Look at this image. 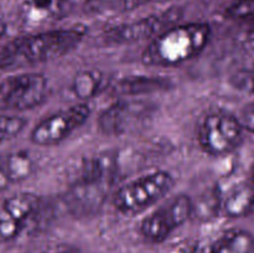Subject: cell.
I'll return each mask as SVG.
<instances>
[{
    "mask_svg": "<svg viewBox=\"0 0 254 253\" xmlns=\"http://www.w3.org/2000/svg\"><path fill=\"white\" fill-rule=\"evenodd\" d=\"M83 37L84 31L78 27L15 37L0 49V69L15 71L60 59L76 49Z\"/></svg>",
    "mask_w": 254,
    "mask_h": 253,
    "instance_id": "1",
    "label": "cell"
},
{
    "mask_svg": "<svg viewBox=\"0 0 254 253\" xmlns=\"http://www.w3.org/2000/svg\"><path fill=\"white\" fill-rule=\"evenodd\" d=\"M154 0H84V6L94 14H121L144 6Z\"/></svg>",
    "mask_w": 254,
    "mask_h": 253,
    "instance_id": "16",
    "label": "cell"
},
{
    "mask_svg": "<svg viewBox=\"0 0 254 253\" xmlns=\"http://www.w3.org/2000/svg\"><path fill=\"white\" fill-rule=\"evenodd\" d=\"M6 31H7L6 24H5L2 20H0V39H1L5 34H6Z\"/></svg>",
    "mask_w": 254,
    "mask_h": 253,
    "instance_id": "23",
    "label": "cell"
},
{
    "mask_svg": "<svg viewBox=\"0 0 254 253\" xmlns=\"http://www.w3.org/2000/svg\"><path fill=\"white\" fill-rule=\"evenodd\" d=\"M10 185H11V181H10L9 176H7L6 171H5L4 166L0 163V192L6 190Z\"/></svg>",
    "mask_w": 254,
    "mask_h": 253,
    "instance_id": "20",
    "label": "cell"
},
{
    "mask_svg": "<svg viewBox=\"0 0 254 253\" xmlns=\"http://www.w3.org/2000/svg\"><path fill=\"white\" fill-rule=\"evenodd\" d=\"M210 39L211 27L206 22L168 27L151 39L141 55V61L148 66H179L201 54Z\"/></svg>",
    "mask_w": 254,
    "mask_h": 253,
    "instance_id": "2",
    "label": "cell"
},
{
    "mask_svg": "<svg viewBox=\"0 0 254 253\" xmlns=\"http://www.w3.org/2000/svg\"><path fill=\"white\" fill-rule=\"evenodd\" d=\"M241 126L245 130L254 134V102L247 104L245 108L241 111L240 117H238Z\"/></svg>",
    "mask_w": 254,
    "mask_h": 253,
    "instance_id": "19",
    "label": "cell"
},
{
    "mask_svg": "<svg viewBox=\"0 0 254 253\" xmlns=\"http://www.w3.org/2000/svg\"><path fill=\"white\" fill-rule=\"evenodd\" d=\"M54 253H79V252L77 250H74V248H61V250L55 251Z\"/></svg>",
    "mask_w": 254,
    "mask_h": 253,
    "instance_id": "22",
    "label": "cell"
},
{
    "mask_svg": "<svg viewBox=\"0 0 254 253\" xmlns=\"http://www.w3.org/2000/svg\"><path fill=\"white\" fill-rule=\"evenodd\" d=\"M104 86L103 76L101 72L93 69H86L74 76L71 84V91L74 96L83 101L94 98Z\"/></svg>",
    "mask_w": 254,
    "mask_h": 253,
    "instance_id": "15",
    "label": "cell"
},
{
    "mask_svg": "<svg viewBox=\"0 0 254 253\" xmlns=\"http://www.w3.org/2000/svg\"><path fill=\"white\" fill-rule=\"evenodd\" d=\"M37 195L20 192L0 202V246L10 242L21 233L27 220L39 207Z\"/></svg>",
    "mask_w": 254,
    "mask_h": 253,
    "instance_id": "8",
    "label": "cell"
},
{
    "mask_svg": "<svg viewBox=\"0 0 254 253\" xmlns=\"http://www.w3.org/2000/svg\"><path fill=\"white\" fill-rule=\"evenodd\" d=\"M26 121L22 117L0 111V141L15 138L24 130Z\"/></svg>",
    "mask_w": 254,
    "mask_h": 253,
    "instance_id": "17",
    "label": "cell"
},
{
    "mask_svg": "<svg viewBox=\"0 0 254 253\" xmlns=\"http://www.w3.org/2000/svg\"><path fill=\"white\" fill-rule=\"evenodd\" d=\"M192 211L193 202L188 195L173 196L141 221V236L149 242H163L190 218Z\"/></svg>",
    "mask_w": 254,
    "mask_h": 253,
    "instance_id": "6",
    "label": "cell"
},
{
    "mask_svg": "<svg viewBox=\"0 0 254 253\" xmlns=\"http://www.w3.org/2000/svg\"><path fill=\"white\" fill-rule=\"evenodd\" d=\"M208 253H254V236L245 230H230L216 241Z\"/></svg>",
    "mask_w": 254,
    "mask_h": 253,
    "instance_id": "13",
    "label": "cell"
},
{
    "mask_svg": "<svg viewBox=\"0 0 254 253\" xmlns=\"http://www.w3.org/2000/svg\"><path fill=\"white\" fill-rule=\"evenodd\" d=\"M149 114L146 103L121 99L104 109L99 116V129L107 135H122L140 124Z\"/></svg>",
    "mask_w": 254,
    "mask_h": 253,
    "instance_id": "9",
    "label": "cell"
},
{
    "mask_svg": "<svg viewBox=\"0 0 254 253\" xmlns=\"http://www.w3.org/2000/svg\"><path fill=\"white\" fill-rule=\"evenodd\" d=\"M226 15L233 20H254V0H237L227 7Z\"/></svg>",
    "mask_w": 254,
    "mask_h": 253,
    "instance_id": "18",
    "label": "cell"
},
{
    "mask_svg": "<svg viewBox=\"0 0 254 253\" xmlns=\"http://www.w3.org/2000/svg\"><path fill=\"white\" fill-rule=\"evenodd\" d=\"M49 81L41 73L25 72L0 79V111H27L44 103Z\"/></svg>",
    "mask_w": 254,
    "mask_h": 253,
    "instance_id": "4",
    "label": "cell"
},
{
    "mask_svg": "<svg viewBox=\"0 0 254 253\" xmlns=\"http://www.w3.org/2000/svg\"><path fill=\"white\" fill-rule=\"evenodd\" d=\"M0 163L4 166L11 184L21 183L34 173V161L26 151H14L0 156Z\"/></svg>",
    "mask_w": 254,
    "mask_h": 253,
    "instance_id": "14",
    "label": "cell"
},
{
    "mask_svg": "<svg viewBox=\"0 0 254 253\" xmlns=\"http://www.w3.org/2000/svg\"><path fill=\"white\" fill-rule=\"evenodd\" d=\"M252 180H253V184H254V168H253V171H252Z\"/></svg>",
    "mask_w": 254,
    "mask_h": 253,
    "instance_id": "24",
    "label": "cell"
},
{
    "mask_svg": "<svg viewBox=\"0 0 254 253\" xmlns=\"http://www.w3.org/2000/svg\"><path fill=\"white\" fill-rule=\"evenodd\" d=\"M243 130L237 117L216 112L206 116L201 122L197 133L198 144L205 153L212 156L227 155L241 145Z\"/></svg>",
    "mask_w": 254,
    "mask_h": 253,
    "instance_id": "5",
    "label": "cell"
},
{
    "mask_svg": "<svg viewBox=\"0 0 254 253\" xmlns=\"http://www.w3.org/2000/svg\"><path fill=\"white\" fill-rule=\"evenodd\" d=\"M173 186L174 178L169 171H153L121 186L113 203L122 213L135 215L159 202L170 192Z\"/></svg>",
    "mask_w": 254,
    "mask_h": 253,
    "instance_id": "3",
    "label": "cell"
},
{
    "mask_svg": "<svg viewBox=\"0 0 254 253\" xmlns=\"http://www.w3.org/2000/svg\"><path fill=\"white\" fill-rule=\"evenodd\" d=\"M31 1L36 9H47L51 6L54 0H31Z\"/></svg>",
    "mask_w": 254,
    "mask_h": 253,
    "instance_id": "21",
    "label": "cell"
},
{
    "mask_svg": "<svg viewBox=\"0 0 254 253\" xmlns=\"http://www.w3.org/2000/svg\"><path fill=\"white\" fill-rule=\"evenodd\" d=\"M89 114L91 109L84 103L62 109L36 124L32 129L30 139L35 145L39 146L56 145L83 126L89 118Z\"/></svg>",
    "mask_w": 254,
    "mask_h": 253,
    "instance_id": "7",
    "label": "cell"
},
{
    "mask_svg": "<svg viewBox=\"0 0 254 253\" xmlns=\"http://www.w3.org/2000/svg\"><path fill=\"white\" fill-rule=\"evenodd\" d=\"M111 87L112 92L117 96L130 97L163 91L168 87V82L164 81V79L153 78V77L148 76H135L119 79L118 82L112 84Z\"/></svg>",
    "mask_w": 254,
    "mask_h": 253,
    "instance_id": "12",
    "label": "cell"
},
{
    "mask_svg": "<svg viewBox=\"0 0 254 253\" xmlns=\"http://www.w3.org/2000/svg\"><path fill=\"white\" fill-rule=\"evenodd\" d=\"M218 208L231 218L250 216L254 212V184L241 183L232 186L220 197Z\"/></svg>",
    "mask_w": 254,
    "mask_h": 253,
    "instance_id": "11",
    "label": "cell"
},
{
    "mask_svg": "<svg viewBox=\"0 0 254 253\" xmlns=\"http://www.w3.org/2000/svg\"><path fill=\"white\" fill-rule=\"evenodd\" d=\"M171 12L160 15H151L133 22L117 25L106 32V40L113 44H133L146 39H154L156 35L168 29L173 20Z\"/></svg>",
    "mask_w": 254,
    "mask_h": 253,
    "instance_id": "10",
    "label": "cell"
}]
</instances>
